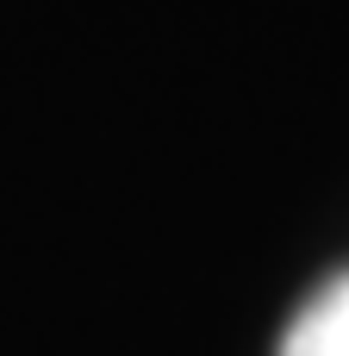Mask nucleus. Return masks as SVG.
Here are the masks:
<instances>
[{
    "instance_id": "1",
    "label": "nucleus",
    "mask_w": 349,
    "mask_h": 356,
    "mask_svg": "<svg viewBox=\"0 0 349 356\" xmlns=\"http://www.w3.org/2000/svg\"><path fill=\"white\" fill-rule=\"evenodd\" d=\"M281 356H349V269L300 307V319L281 338Z\"/></svg>"
}]
</instances>
